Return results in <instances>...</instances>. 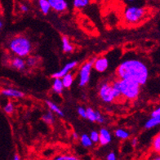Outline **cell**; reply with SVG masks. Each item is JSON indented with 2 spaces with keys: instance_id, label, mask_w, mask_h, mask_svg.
Returning a JSON list of instances; mask_svg holds the SVG:
<instances>
[{
  "instance_id": "obj_1",
  "label": "cell",
  "mask_w": 160,
  "mask_h": 160,
  "mask_svg": "<svg viewBox=\"0 0 160 160\" xmlns=\"http://www.w3.org/2000/svg\"><path fill=\"white\" fill-rule=\"evenodd\" d=\"M116 74L119 79L128 78L138 82L141 86L145 85L149 78V70L143 61L137 59H130L119 65Z\"/></svg>"
},
{
  "instance_id": "obj_2",
  "label": "cell",
  "mask_w": 160,
  "mask_h": 160,
  "mask_svg": "<svg viewBox=\"0 0 160 160\" xmlns=\"http://www.w3.org/2000/svg\"><path fill=\"white\" fill-rule=\"evenodd\" d=\"M8 48L17 57H25L31 52L32 44L30 40L24 36H16L9 41Z\"/></svg>"
},
{
  "instance_id": "obj_3",
  "label": "cell",
  "mask_w": 160,
  "mask_h": 160,
  "mask_svg": "<svg viewBox=\"0 0 160 160\" xmlns=\"http://www.w3.org/2000/svg\"><path fill=\"white\" fill-rule=\"evenodd\" d=\"M99 97L105 103H111L114 100L121 97L118 80H115L112 82H105L100 86Z\"/></svg>"
},
{
  "instance_id": "obj_4",
  "label": "cell",
  "mask_w": 160,
  "mask_h": 160,
  "mask_svg": "<svg viewBox=\"0 0 160 160\" xmlns=\"http://www.w3.org/2000/svg\"><path fill=\"white\" fill-rule=\"evenodd\" d=\"M147 14L148 10L144 7L131 5L124 9L123 20L128 25H135L144 21Z\"/></svg>"
},
{
  "instance_id": "obj_5",
  "label": "cell",
  "mask_w": 160,
  "mask_h": 160,
  "mask_svg": "<svg viewBox=\"0 0 160 160\" xmlns=\"http://www.w3.org/2000/svg\"><path fill=\"white\" fill-rule=\"evenodd\" d=\"M118 85H119L121 96L128 100H136L139 97L141 92V85L128 78L118 79Z\"/></svg>"
},
{
  "instance_id": "obj_6",
  "label": "cell",
  "mask_w": 160,
  "mask_h": 160,
  "mask_svg": "<svg viewBox=\"0 0 160 160\" xmlns=\"http://www.w3.org/2000/svg\"><path fill=\"white\" fill-rule=\"evenodd\" d=\"M93 61L94 60L87 61L80 69L79 81H78V85L80 87H84L88 83L91 77V72L93 68Z\"/></svg>"
},
{
  "instance_id": "obj_7",
  "label": "cell",
  "mask_w": 160,
  "mask_h": 160,
  "mask_svg": "<svg viewBox=\"0 0 160 160\" xmlns=\"http://www.w3.org/2000/svg\"><path fill=\"white\" fill-rule=\"evenodd\" d=\"M52 9L57 12H64L68 9V3L66 0H48Z\"/></svg>"
},
{
  "instance_id": "obj_8",
  "label": "cell",
  "mask_w": 160,
  "mask_h": 160,
  "mask_svg": "<svg viewBox=\"0 0 160 160\" xmlns=\"http://www.w3.org/2000/svg\"><path fill=\"white\" fill-rule=\"evenodd\" d=\"M77 65H78V61H71V62H69V63L65 64V66H64L61 70H59V71L56 72V73L52 74V77L53 78H61L64 75L68 74L70 70H72L74 68H75L76 66H77Z\"/></svg>"
},
{
  "instance_id": "obj_9",
  "label": "cell",
  "mask_w": 160,
  "mask_h": 160,
  "mask_svg": "<svg viewBox=\"0 0 160 160\" xmlns=\"http://www.w3.org/2000/svg\"><path fill=\"white\" fill-rule=\"evenodd\" d=\"M109 61L106 57H99L93 61V68L99 73H103L108 69Z\"/></svg>"
},
{
  "instance_id": "obj_10",
  "label": "cell",
  "mask_w": 160,
  "mask_h": 160,
  "mask_svg": "<svg viewBox=\"0 0 160 160\" xmlns=\"http://www.w3.org/2000/svg\"><path fill=\"white\" fill-rule=\"evenodd\" d=\"M10 64L12 67L17 70H24L26 67V63L23 57H17V56L11 60Z\"/></svg>"
},
{
  "instance_id": "obj_11",
  "label": "cell",
  "mask_w": 160,
  "mask_h": 160,
  "mask_svg": "<svg viewBox=\"0 0 160 160\" xmlns=\"http://www.w3.org/2000/svg\"><path fill=\"white\" fill-rule=\"evenodd\" d=\"M112 140L111 134L106 128H101L99 132V143L101 145H106Z\"/></svg>"
},
{
  "instance_id": "obj_12",
  "label": "cell",
  "mask_w": 160,
  "mask_h": 160,
  "mask_svg": "<svg viewBox=\"0 0 160 160\" xmlns=\"http://www.w3.org/2000/svg\"><path fill=\"white\" fill-rule=\"evenodd\" d=\"M1 93L5 97H12V98H21L25 96L24 92H22L21 91L13 88L3 89V90H2Z\"/></svg>"
},
{
  "instance_id": "obj_13",
  "label": "cell",
  "mask_w": 160,
  "mask_h": 160,
  "mask_svg": "<svg viewBox=\"0 0 160 160\" xmlns=\"http://www.w3.org/2000/svg\"><path fill=\"white\" fill-rule=\"evenodd\" d=\"M46 104L48 105V106L49 109H50V110L52 112L57 114V115H59L60 117H64V116H65L63 110H61V108H59V106H58L57 104H55L54 102L50 101H47Z\"/></svg>"
},
{
  "instance_id": "obj_14",
  "label": "cell",
  "mask_w": 160,
  "mask_h": 160,
  "mask_svg": "<svg viewBox=\"0 0 160 160\" xmlns=\"http://www.w3.org/2000/svg\"><path fill=\"white\" fill-rule=\"evenodd\" d=\"M38 7H39L40 11L42 12V14L44 15H48L50 12L51 9V5L48 2V0H38Z\"/></svg>"
},
{
  "instance_id": "obj_15",
  "label": "cell",
  "mask_w": 160,
  "mask_h": 160,
  "mask_svg": "<svg viewBox=\"0 0 160 160\" xmlns=\"http://www.w3.org/2000/svg\"><path fill=\"white\" fill-rule=\"evenodd\" d=\"M158 125H160V115L151 117L150 119L147 120V122H145V128L146 129H151L158 126Z\"/></svg>"
},
{
  "instance_id": "obj_16",
  "label": "cell",
  "mask_w": 160,
  "mask_h": 160,
  "mask_svg": "<svg viewBox=\"0 0 160 160\" xmlns=\"http://www.w3.org/2000/svg\"><path fill=\"white\" fill-rule=\"evenodd\" d=\"M61 81H62V83H63L64 88H70L74 82V75L72 73H68L65 75H64L62 78H61Z\"/></svg>"
},
{
  "instance_id": "obj_17",
  "label": "cell",
  "mask_w": 160,
  "mask_h": 160,
  "mask_svg": "<svg viewBox=\"0 0 160 160\" xmlns=\"http://www.w3.org/2000/svg\"><path fill=\"white\" fill-rule=\"evenodd\" d=\"M64 88H64L63 86L61 78H54V81H53L52 83V90L54 91L56 93H57V94H61L62 92H63Z\"/></svg>"
},
{
  "instance_id": "obj_18",
  "label": "cell",
  "mask_w": 160,
  "mask_h": 160,
  "mask_svg": "<svg viewBox=\"0 0 160 160\" xmlns=\"http://www.w3.org/2000/svg\"><path fill=\"white\" fill-rule=\"evenodd\" d=\"M62 50L66 53L71 52L74 50V47L70 43L69 38L66 36L62 37Z\"/></svg>"
},
{
  "instance_id": "obj_19",
  "label": "cell",
  "mask_w": 160,
  "mask_h": 160,
  "mask_svg": "<svg viewBox=\"0 0 160 160\" xmlns=\"http://www.w3.org/2000/svg\"><path fill=\"white\" fill-rule=\"evenodd\" d=\"M114 135L117 138L121 140H127L128 139L129 137H130V133L128 132L127 130L122 128H118L117 130H115L114 132Z\"/></svg>"
},
{
  "instance_id": "obj_20",
  "label": "cell",
  "mask_w": 160,
  "mask_h": 160,
  "mask_svg": "<svg viewBox=\"0 0 160 160\" xmlns=\"http://www.w3.org/2000/svg\"><path fill=\"white\" fill-rule=\"evenodd\" d=\"M91 0H73V5L76 9H83L90 3Z\"/></svg>"
},
{
  "instance_id": "obj_21",
  "label": "cell",
  "mask_w": 160,
  "mask_h": 160,
  "mask_svg": "<svg viewBox=\"0 0 160 160\" xmlns=\"http://www.w3.org/2000/svg\"><path fill=\"white\" fill-rule=\"evenodd\" d=\"M80 141H81V144L83 147L86 148H89L92 147L93 145L92 141L91 140L90 137L88 135H87V134H82L80 137Z\"/></svg>"
},
{
  "instance_id": "obj_22",
  "label": "cell",
  "mask_w": 160,
  "mask_h": 160,
  "mask_svg": "<svg viewBox=\"0 0 160 160\" xmlns=\"http://www.w3.org/2000/svg\"><path fill=\"white\" fill-rule=\"evenodd\" d=\"M152 149L154 153L160 154V132L154 137L152 141Z\"/></svg>"
},
{
  "instance_id": "obj_23",
  "label": "cell",
  "mask_w": 160,
  "mask_h": 160,
  "mask_svg": "<svg viewBox=\"0 0 160 160\" xmlns=\"http://www.w3.org/2000/svg\"><path fill=\"white\" fill-rule=\"evenodd\" d=\"M42 119L43 122H45L47 124H52L55 119H54V115H53V112L49 111L46 114H44L42 115Z\"/></svg>"
},
{
  "instance_id": "obj_24",
  "label": "cell",
  "mask_w": 160,
  "mask_h": 160,
  "mask_svg": "<svg viewBox=\"0 0 160 160\" xmlns=\"http://www.w3.org/2000/svg\"><path fill=\"white\" fill-rule=\"evenodd\" d=\"M87 119H88L91 122H96V110H94L92 108H87Z\"/></svg>"
},
{
  "instance_id": "obj_25",
  "label": "cell",
  "mask_w": 160,
  "mask_h": 160,
  "mask_svg": "<svg viewBox=\"0 0 160 160\" xmlns=\"http://www.w3.org/2000/svg\"><path fill=\"white\" fill-rule=\"evenodd\" d=\"M38 58L35 57H29L26 59V61H25V63H26V65H28V66H30V67H34V66H35L36 65H37V63H38Z\"/></svg>"
},
{
  "instance_id": "obj_26",
  "label": "cell",
  "mask_w": 160,
  "mask_h": 160,
  "mask_svg": "<svg viewBox=\"0 0 160 160\" xmlns=\"http://www.w3.org/2000/svg\"><path fill=\"white\" fill-rule=\"evenodd\" d=\"M56 160H78V158L70 154H61L55 158Z\"/></svg>"
},
{
  "instance_id": "obj_27",
  "label": "cell",
  "mask_w": 160,
  "mask_h": 160,
  "mask_svg": "<svg viewBox=\"0 0 160 160\" xmlns=\"http://www.w3.org/2000/svg\"><path fill=\"white\" fill-rule=\"evenodd\" d=\"M3 110H4L6 114H12L14 112V105H13L12 102H8V103L6 104V105L3 108Z\"/></svg>"
},
{
  "instance_id": "obj_28",
  "label": "cell",
  "mask_w": 160,
  "mask_h": 160,
  "mask_svg": "<svg viewBox=\"0 0 160 160\" xmlns=\"http://www.w3.org/2000/svg\"><path fill=\"white\" fill-rule=\"evenodd\" d=\"M89 137H90L91 140L92 141L93 143H98L99 142V132H97V131L91 132Z\"/></svg>"
},
{
  "instance_id": "obj_29",
  "label": "cell",
  "mask_w": 160,
  "mask_h": 160,
  "mask_svg": "<svg viewBox=\"0 0 160 160\" xmlns=\"http://www.w3.org/2000/svg\"><path fill=\"white\" fill-rule=\"evenodd\" d=\"M96 122H99V123L105 122V118L99 111H96Z\"/></svg>"
},
{
  "instance_id": "obj_30",
  "label": "cell",
  "mask_w": 160,
  "mask_h": 160,
  "mask_svg": "<svg viewBox=\"0 0 160 160\" xmlns=\"http://www.w3.org/2000/svg\"><path fill=\"white\" fill-rule=\"evenodd\" d=\"M77 112H78V115H79L80 117H82V118H87L86 109H85V108L82 107V106H79V107L78 108V110H77Z\"/></svg>"
},
{
  "instance_id": "obj_31",
  "label": "cell",
  "mask_w": 160,
  "mask_h": 160,
  "mask_svg": "<svg viewBox=\"0 0 160 160\" xmlns=\"http://www.w3.org/2000/svg\"><path fill=\"white\" fill-rule=\"evenodd\" d=\"M116 158H117V157H116L115 153H114V152H110L106 156V159L107 160H116Z\"/></svg>"
},
{
  "instance_id": "obj_32",
  "label": "cell",
  "mask_w": 160,
  "mask_h": 160,
  "mask_svg": "<svg viewBox=\"0 0 160 160\" xmlns=\"http://www.w3.org/2000/svg\"><path fill=\"white\" fill-rule=\"evenodd\" d=\"M160 115V107L157 108L156 110L152 112L151 117H155V116H159Z\"/></svg>"
},
{
  "instance_id": "obj_33",
  "label": "cell",
  "mask_w": 160,
  "mask_h": 160,
  "mask_svg": "<svg viewBox=\"0 0 160 160\" xmlns=\"http://www.w3.org/2000/svg\"><path fill=\"white\" fill-rule=\"evenodd\" d=\"M20 9H21V12L24 13L27 12L28 11H29V8H28V7L25 4H21V6H20Z\"/></svg>"
},
{
  "instance_id": "obj_34",
  "label": "cell",
  "mask_w": 160,
  "mask_h": 160,
  "mask_svg": "<svg viewBox=\"0 0 160 160\" xmlns=\"http://www.w3.org/2000/svg\"><path fill=\"white\" fill-rule=\"evenodd\" d=\"M137 143H138V140H137V138H133L132 141V144L133 146H136V145H137Z\"/></svg>"
},
{
  "instance_id": "obj_35",
  "label": "cell",
  "mask_w": 160,
  "mask_h": 160,
  "mask_svg": "<svg viewBox=\"0 0 160 160\" xmlns=\"http://www.w3.org/2000/svg\"><path fill=\"white\" fill-rule=\"evenodd\" d=\"M153 159L160 160V154H158V153H156V155L153 156Z\"/></svg>"
},
{
  "instance_id": "obj_36",
  "label": "cell",
  "mask_w": 160,
  "mask_h": 160,
  "mask_svg": "<svg viewBox=\"0 0 160 160\" xmlns=\"http://www.w3.org/2000/svg\"><path fill=\"white\" fill-rule=\"evenodd\" d=\"M13 159L14 160H20L21 159V156L19 155V154H14V156H13Z\"/></svg>"
},
{
  "instance_id": "obj_37",
  "label": "cell",
  "mask_w": 160,
  "mask_h": 160,
  "mask_svg": "<svg viewBox=\"0 0 160 160\" xmlns=\"http://www.w3.org/2000/svg\"><path fill=\"white\" fill-rule=\"evenodd\" d=\"M125 2H128V3H132V2H135L137 0H123Z\"/></svg>"
},
{
  "instance_id": "obj_38",
  "label": "cell",
  "mask_w": 160,
  "mask_h": 160,
  "mask_svg": "<svg viewBox=\"0 0 160 160\" xmlns=\"http://www.w3.org/2000/svg\"><path fill=\"white\" fill-rule=\"evenodd\" d=\"M73 137H74V140H77L78 139V135L76 132H74L73 133Z\"/></svg>"
},
{
  "instance_id": "obj_39",
  "label": "cell",
  "mask_w": 160,
  "mask_h": 160,
  "mask_svg": "<svg viewBox=\"0 0 160 160\" xmlns=\"http://www.w3.org/2000/svg\"><path fill=\"white\" fill-rule=\"evenodd\" d=\"M2 25H3V24H2V20L0 19V30H1V29H2Z\"/></svg>"
},
{
  "instance_id": "obj_40",
  "label": "cell",
  "mask_w": 160,
  "mask_h": 160,
  "mask_svg": "<svg viewBox=\"0 0 160 160\" xmlns=\"http://www.w3.org/2000/svg\"><path fill=\"white\" fill-rule=\"evenodd\" d=\"M36 1H38V0H36Z\"/></svg>"
}]
</instances>
